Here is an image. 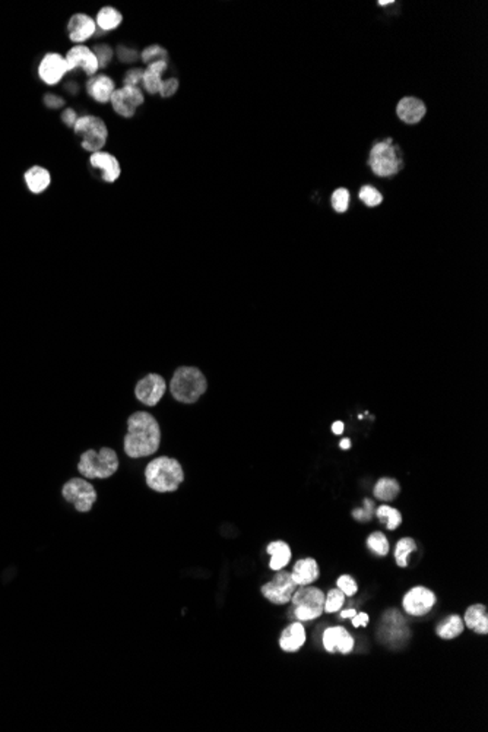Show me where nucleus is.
I'll return each instance as SVG.
<instances>
[{"mask_svg":"<svg viewBox=\"0 0 488 732\" xmlns=\"http://www.w3.org/2000/svg\"><path fill=\"white\" fill-rule=\"evenodd\" d=\"M161 443L160 424L152 414L138 411L128 420V434L123 440L125 454L130 459H142L154 455Z\"/></svg>","mask_w":488,"mask_h":732,"instance_id":"1","label":"nucleus"},{"mask_svg":"<svg viewBox=\"0 0 488 732\" xmlns=\"http://www.w3.org/2000/svg\"><path fill=\"white\" fill-rule=\"evenodd\" d=\"M145 481L151 490L156 493H174L180 484L185 481V471L180 462L160 456L152 459L145 468Z\"/></svg>","mask_w":488,"mask_h":732,"instance_id":"2","label":"nucleus"},{"mask_svg":"<svg viewBox=\"0 0 488 732\" xmlns=\"http://www.w3.org/2000/svg\"><path fill=\"white\" fill-rule=\"evenodd\" d=\"M208 389V382L203 373L196 367H180L176 370L170 392L181 404H194Z\"/></svg>","mask_w":488,"mask_h":732,"instance_id":"3","label":"nucleus"},{"mask_svg":"<svg viewBox=\"0 0 488 732\" xmlns=\"http://www.w3.org/2000/svg\"><path fill=\"white\" fill-rule=\"evenodd\" d=\"M119 456L112 447H103L100 452L88 449L81 455L78 472L87 480H107L117 472Z\"/></svg>","mask_w":488,"mask_h":732,"instance_id":"4","label":"nucleus"},{"mask_svg":"<svg viewBox=\"0 0 488 732\" xmlns=\"http://www.w3.org/2000/svg\"><path fill=\"white\" fill-rule=\"evenodd\" d=\"M369 165L372 172L379 177L396 176L404 168V160H402L399 146L394 145V141L390 138L376 143L370 151Z\"/></svg>","mask_w":488,"mask_h":732,"instance_id":"5","label":"nucleus"},{"mask_svg":"<svg viewBox=\"0 0 488 732\" xmlns=\"http://www.w3.org/2000/svg\"><path fill=\"white\" fill-rule=\"evenodd\" d=\"M291 613L298 621H312L319 618L325 611V593L314 587H300L291 598Z\"/></svg>","mask_w":488,"mask_h":732,"instance_id":"6","label":"nucleus"},{"mask_svg":"<svg viewBox=\"0 0 488 732\" xmlns=\"http://www.w3.org/2000/svg\"><path fill=\"white\" fill-rule=\"evenodd\" d=\"M73 130H75V135L81 138L82 148L92 154L101 151L108 138L105 121L91 114L79 117L75 126H73Z\"/></svg>","mask_w":488,"mask_h":732,"instance_id":"7","label":"nucleus"},{"mask_svg":"<svg viewBox=\"0 0 488 732\" xmlns=\"http://www.w3.org/2000/svg\"><path fill=\"white\" fill-rule=\"evenodd\" d=\"M62 496L68 503H70L81 514H88L96 502L95 488L85 478L69 480L62 488Z\"/></svg>","mask_w":488,"mask_h":732,"instance_id":"8","label":"nucleus"},{"mask_svg":"<svg viewBox=\"0 0 488 732\" xmlns=\"http://www.w3.org/2000/svg\"><path fill=\"white\" fill-rule=\"evenodd\" d=\"M297 588V583L292 579L291 573L278 570L274 579L265 583L261 588V592L270 602L275 605H284L291 601V598Z\"/></svg>","mask_w":488,"mask_h":732,"instance_id":"9","label":"nucleus"},{"mask_svg":"<svg viewBox=\"0 0 488 732\" xmlns=\"http://www.w3.org/2000/svg\"><path fill=\"white\" fill-rule=\"evenodd\" d=\"M143 94L141 88L133 87H121L116 90L110 99V103L113 105L114 112L121 116L130 119L135 116L136 110L143 104Z\"/></svg>","mask_w":488,"mask_h":732,"instance_id":"10","label":"nucleus"},{"mask_svg":"<svg viewBox=\"0 0 488 732\" xmlns=\"http://www.w3.org/2000/svg\"><path fill=\"white\" fill-rule=\"evenodd\" d=\"M402 605H404V609L409 616L421 617L429 614L436 605V595L429 588L416 587L407 592Z\"/></svg>","mask_w":488,"mask_h":732,"instance_id":"11","label":"nucleus"},{"mask_svg":"<svg viewBox=\"0 0 488 732\" xmlns=\"http://www.w3.org/2000/svg\"><path fill=\"white\" fill-rule=\"evenodd\" d=\"M165 394V380L160 374L151 373L141 379L135 387V395L146 407H155Z\"/></svg>","mask_w":488,"mask_h":732,"instance_id":"12","label":"nucleus"},{"mask_svg":"<svg viewBox=\"0 0 488 732\" xmlns=\"http://www.w3.org/2000/svg\"><path fill=\"white\" fill-rule=\"evenodd\" d=\"M68 72L66 60L59 53H47L39 65V77L47 85L59 83Z\"/></svg>","mask_w":488,"mask_h":732,"instance_id":"13","label":"nucleus"},{"mask_svg":"<svg viewBox=\"0 0 488 732\" xmlns=\"http://www.w3.org/2000/svg\"><path fill=\"white\" fill-rule=\"evenodd\" d=\"M65 60H66L69 70L82 69L90 78L94 77L95 73H96V70L100 69L94 52L91 50L90 47L82 45V44L72 47L70 50L66 53Z\"/></svg>","mask_w":488,"mask_h":732,"instance_id":"14","label":"nucleus"},{"mask_svg":"<svg viewBox=\"0 0 488 732\" xmlns=\"http://www.w3.org/2000/svg\"><path fill=\"white\" fill-rule=\"evenodd\" d=\"M323 646L329 653H349L354 649V639L344 627H329L323 633Z\"/></svg>","mask_w":488,"mask_h":732,"instance_id":"15","label":"nucleus"},{"mask_svg":"<svg viewBox=\"0 0 488 732\" xmlns=\"http://www.w3.org/2000/svg\"><path fill=\"white\" fill-rule=\"evenodd\" d=\"M96 23L87 14H75L68 22V35L73 43H85L95 34Z\"/></svg>","mask_w":488,"mask_h":732,"instance_id":"16","label":"nucleus"},{"mask_svg":"<svg viewBox=\"0 0 488 732\" xmlns=\"http://www.w3.org/2000/svg\"><path fill=\"white\" fill-rule=\"evenodd\" d=\"M90 164L92 168L99 170V172L101 173V179L107 183H114L120 177V173H121L120 163L117 158L110 152H104V151L94 152L90 156Z\"/></svg>","mask_w":488,"mask_h":732,"instance_id":"17","label":"nucleus"},{"mask_svg":"<svg viewBox=\"0 0 488 732\" xmlns=\"http://www.w3.org/2000/svg\"><path fill=\"white\" fill-rule=\"evenodd\" d=\"M425 112L427 108L424 103L420 99H416V96H405L398 103L396 107L398 117L408 125H416L421 121L425 116Z\"/></svg>","mask_w":488,"mask_h":732,"instance_id":"18","label":"nucleus"},{"mask_svg":"<svg viewBox=\"0 0 488 732\" xmlns=\"http://www.w3.org/2000/svg\"><path fill=\"white\" fill-rule=\"evenodd\" d=\"M116 91L114 81L107 75H94L87 82V92L96 103L105 104Z\"/></svg>","mask_w":488,"mask_h":732,"instance_id":"19","label":"nucleus"},{"mask_svg":"<svg viewBox=\"0 0 488 732\" xmlns=\"http://www.w3.org/2000/svg\"><path fill=\"white\" fill-rule=\"evenodd\" d=\"M304 643H306V630L301 623H292L281 633L279 646L284 652H298Z\"/></svg>","mask_w":488,"mask_h":732,"instance_id":"20","label":"nucleus"},{"mask_svg":"<svg viewBox=\"0 0 488 732\" xmlns=\"http://www.w3.org/2000/svg\"><path fill=\"white\" fill-rule=\"evenodd\" d=\"M291 576L297 583V587H307V584L316 582L319 578V566L313 558L298 560L294 569H292Z\"/></svg>","mask_w":488,"mask_h":732,"instance_id":"21","label":"nucleus"},{"mask_svg":"<svg viewBox=\"0 0 488 732\" xmlns=\"http://www.w3.org/2000/svg\"><path fill=\"white\" fill-rule=\"evenodd\" d=\"M165 70H167V62H164V60H158V62L148 65V68L143 70V77H142L143 90L151 95L160 92L161 85H163L161 75Z\"/></svg>","mask_w":488,"mask_h":732,"instance_id":"22","label":"nucleus"},{"mask_svg":"<svg viewBox=\"0 0 488 732\" xmlns=\"http://www.w3.org/2000/svg\"><path fill=\"white\" fill-rule=\"evenodd\" d=\"M23 180H26L27 187L30 189L31 193L40 194L45 192L48 186H50L52 176L47 168L40 167V165H34L27 170L26 174H23Z\"/></svg>","mask_w":488,"mask_h":732,"instance_id":"23","label":"nucleus"},{"mask_svg":"<svg viewBox=\"0 0 488 732\" xmlns=\"http://www.w3.org/2000/svg\"><path fill=\"white\" fill-rule=\"evenodd\" d=\"M463 624L468 626V629L474 630L478 634H487L488 633V613L487 607L482 604H475L469 607L465 613V621Z\"/></svg>","mask_w":488,"mask_h":732,"instance_id":"24","label":"nucleus"},{"mask_svg":"<svg viewBox=\"0 0 488 732\" xmlns=\"http://www.w3.org/2000/svg\"><path fill=\"white\" fill-rule=\"evenodd\" d=\"M267 554H271L270 569L274 571L283 570L285 566H288L291 560V548L284 541H274L266 548Z\"/></svg>","mask_w":488,"mask_h":732,"instance_id":"25","label":"nucleus"},{"mask_svg":"<svg viewBox=\"0 0 488 732\" xmlns=\"http://www.w3.org/2000/svg\"><path fill=\"white\" fill-rule=\"evenodd\" d=\"M463 630H465V624H463V620L459 616L452 614V616H449L446 620H443L442 623L437 626L436 633L438 634V638H442L445 640H450V639H455V638L460 636V634L463 633Z\"/></svg>","mask_w":488,"mask_h":732,"instance_id":"26","label":"nucleus"},{"mask_svg":"<svg viewBox=\"0 0 488 732\" xmlns=\"http://www.w3.org/2000/svg\"><path fill=\"white\" fill-rule=\"evenodd\" d=\"M121 22H123V15H121L116 8H112V6H104L103 9H100L99 15H96V19H95V23L103 31H113L120 26Z\"/></svg>","mask_w":488,"mask_h":732,"instance_id":"27","label":"nucleus"},{"mask_svg":"<svg viewBox=\"0 0 488 732\" xmlns=\"http://www.w3.org/2000/svg\"><path fill=\"white\" fill-rule=\"evenodd\" d=\"M400 491L399 482L394 478H380L374 485V496L382 502H392Z\"/></svg>","mask_w":488,"mask_h":732,"instance_id":"28","label":"nucleus"},{"mask_svg":"<svg viewBox=\"0 0 488 732\" xmlns=\"http://www.w3.org/2000/svg\"><path fill=\"white\" fill-rule=\"evenodd\" d=\"M377 518H379L383 523L387 525V529L389 531H395L398 527H400L402 523V515L400 511L398 509H394L390 506H380L379 509H377Z\"/></svg>","mask_w":488,"mask_h":732,"instance_id":"29","label":"nucleus"},{"mask_svg":"<svg viewBox=\"0 0 488 732\" xmlns=\"http://www.w3.org/2000/svg\"><path fill=\"white\" fill-rule=\"evenodd\" d=\"M417 550V544L412 538H402L395 548V560L399 567L408 566V556Z\"/></svg>","mask_w":488,"mask_h":732,"instance_id":"30","label":"nucleus"},{"mask_svg":"<svg viewBox=\"0 0 488 732\" xmlns=\"http://www.w3.org/2000/svg\"><path fill=\"white\" fill-rule=\"evenodd\" d=\"M345 602V595L344 592L340 591L339 588L336 589H331L327 592V595H325V611L326 613H338L340 608H343Z\"/></svg>","mask_w":488,"mask_h":732,"instance_id":"31","label":"nucleus"},{"mask_svg":"<svg viewBox=\"0 0 488 732\" xmlns=\"http://www.w3.org/2000/svg\"><path fill=\"white\" fill-rule=\"evenodd\" d=\"M367 545L370 550L379 556H387L389 553V541L382 532H374L367 538Z\"/></svg>","mask_w":488,"mask_h":732,"instance_id":"32","label":"nucleus"},{"mask_svg":"<svg viewBox=\"0 0 488 732\" xmlns=\"http://www.w3.org/2000/svg\"><path fill=\"white\" fill-rule=\"evenodd\" d=\"M167 56L168 54H167L165 48H163L161 45L154 44V45H150V47L145 48V50L141 54V59H142L143 63L151 65L154 62H158V60H164V62H167Z\"/></svg>","mask_w":488,"mask_h":732,"instance_id":"33","label":"nucleus"},{"mask_svg":"<svg viewBox=\"0 0 488 732\" xmlns=\"http://www.w3.org/2000/svg\"><path fill=\"white\" fill-rule=\"evenodd\" d=\"M360 199L370 206V208H374V206H379L382 202H383V196L382 193L374 189L373 186H363L361 190H360Z\"/></svg>","mask_w":488,"mask_h":732,"instance_id":"34","label":"nucleus"},{"mask_svg":"<svg viewBox=\"0 0 488 732\" xmlns=\"http://www.w3.org/2000/svg\"><path fill=\"white\" fill-rule=\"evenodd\" d=\"M332 206H334V210L339 214L347 212L348 206H349V192L344 187L336 189L332 194Z\"/></svg>","mask_w":488,"mask_h":732,"instance_id":"35","label":"nucleus"},{"mask_svg":"<svg viewBox=\"0 0 488 732\" xmlns=\"http://www.w3.org/2000/svg\"><path fill=\"white\" fill-rule=\"evenodd\" d=\"M92 52L96 57V62H99V68L100 69H104L108 66L110 60H112L113 57V48L110 47L108 44H96L94 45Z\"/></svg>","mask_w":488,"mask_h":732,"instance_id":"36","label":"nucleus"},{"mask_svg":"<svg viewBox=\"0 0 488 732\" xmlns=\"http://www.w3.org/2000/svg\"><path fill=\"white\" fill-rule=\"evenodd\" d=\"M336 584H338V588H339L340 591H343L344 595H347V596H354V595L357 593V591H358V587H357L356 580H354V579H352L351 576H348V575L340 576V578L338 579Z\"/></svg>","mask_w":488,"mask_h":732,"instance_id":"37","label":"nucleus"},{"mask_svg":"<svg viewBox=\"0 0 488 732\" xmlns=\"http://www.w3.org/2000/svg\"><path fill=\"white\" fill-rule=\"evenodd\" d=\"M142 77H143L142 69L139 68L130 69L129 72H126V77L123 78V87L139 88V85H142Z\"/></svg>","mask_w":488,"mask_h":732,"instance_id":"38","label":"nucleus"},{"mask_svg":"<svg viewBox=\"0 0 488 732\" xmlns=\"http://www.w3.org/2000/svg\"><path fill=\"white\" fill-rule=\"evenodd\" d=\"M177 90H179V81L176 78H170L167 81H163L160 94L163 99H170V96H173L177 92Z\"/></svg>","mask_w":488,"mask_h":732,"instance_id":"39","label":"nucleus"},{"mask_svg":"<svg viewBox=\"0 0 488 732\" xmlns=\"http://www.w3.org/2000/svg\"><path fill=\"white\" fill-rule=\"evenodd\" d=\"M117 56H119V59L121 60V62H125V63H130V62H133V60L138 59L136 50H133V48H128L125 45L117 47Z\"/></svg>","mask_w":488,"mask_h":732,"instance_id":"40","label":"nucleus"},{"mask_svg":"<svg viewBox=\"0 0 488 732\" xmlns=\"http://www.w3.org/2000/svg\"><path fill=\"white\" fill-rule=\"evenodd\" d=\"M43 101H44V104H45L48 108H52V110H57V108H60L62 105H65V100H63V99H60V96H57V95H54V94H45Z\"/></svg>","mask_w":488,"mask_h":732,"instance_id":"41","label":"nucleus"},{"mask_svg":"<svg viewBox=\"0 0 488 732\" xmlns=\"http://www.w3.org/2000/svg\"><path fill=\"white\" fill-rule=\"evenodd\" d=\"M77 120H78V116H77V112L73 108H66L65 112L62 113V121L68 128L75 126Z\"/></svg>","mask_w":488,"mask_h":732,"instance_id":"42","label":"nucleus"},{"mask_svg":"<svg viewBox=\"0 0 488 732\" xmlns=\"http://www.w3.org/2000/svg\"><path fill=\"white\" fill-rule=\"evenodd\" d=\"M367 623H369V616L365 613H360L352 617L354 627H361V626L364 627V626H367Z\"/></svg>","mask_w":488,"mask_h":732,"instance_id":"43","label":"nucleus"},{"mask_svg":"<svg viewBox=\"0 0 488 732\" xmlns=\"http://www.w3.org/2000/svg\"><path fill=\"white\" fill-rule=\"evenodd\" d=\"M332 431H334L335 434H340V433L344 431V424L340 423V421H336V423L332 425Z\"/></svg>","mask_w":488,"mask_h":732,"instance_id":"44","label":"nucleus"},{"mask_svg":"<svg viewBox=\"0 0 488 732\" xmlns=\"http://www.w3.org/2000/svg\"><path fill=\"white\" fill-rule=\"evenodd\" d=\"M356 614H357V613H356V609H352V608H351V609H345V611L340 613V617H343V618H349V617H351V618H352Z\"/></svg>","mask_w":488,"mask_h":732,"instance_id":"45","label":"nucleus"},{"mask_svg":"<svg viewBox=\"0 0 488 732\" xmlns=\"http://www.w3.org/2000/svg\"><path fill=\"white\" fill-rule=\"evenodd\" d=\"M340 447H343V449H345V450L351 447V442L348 440V438H344V440H343V442H340Z\"/></svg>","mask_w":488,"mask_h":732,"instance_id":"46","label":"nucleus"},{"mask_svg":"<svg viewBox=\"0 0 488 732\" xmlns=\"http://www.w3.org/2000/svg\"><path fill=\"white\" fill-rule=\"evenodd\" d=\"M392 3H395L394 0H382V2H379L380 6H387V5H392Z\"/></svg>","mask_w":488,"mask_h":732,"instance_id":"47","label":"nucleus"}]
</instances>
